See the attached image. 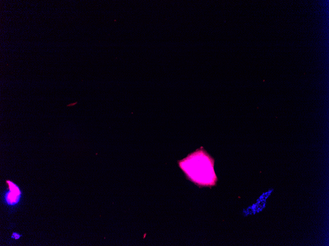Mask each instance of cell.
Wrapping results in <instances>:
<instances>
[{
    "instance_id": "1",
    "label": "cell",
    "mask_w": 329,
    "mask_h": 246,
    "mask_svg": "<svg viewBox=\"0 0 329 246\" xmlns=\"http://www.w3.org/2000/svg\"><path fill=\"white\" fill-rule=\"evenodd\" d=\"M181 168L189 177L197 181L208 179L215 182L216 176L213 169V161L204 152L194 153L181 162Z\"/></svg>"
},
{
    "instance_id": "2",
    "label": "cell",
    "mask_w": 329,
    "mask_h": 246,
    "mask_svg": "<svg viewBox=\"0 0 329 246\" xmlns=\"http://www.w3.org/2000/svg\"><path fill=\"white\" fill-rule=\"evenodd\" d=\"M9 185V191H6L4 195V201L9 206L16 205L21 198V191L18 187L10 181H7Z\"/></svg>"
}]
</instances>
